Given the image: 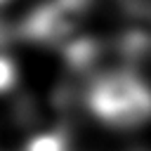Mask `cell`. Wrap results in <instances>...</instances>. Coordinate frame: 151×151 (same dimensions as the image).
I'll list each match as a JSON object with an SVG mask.
<instances>
[{"mask_svg":"<svg viewBox=\"0 0 151 151\" xmlns=\"http://www.w3.org/2000/svg\"><path fill=\"white\" fill-rule=\"evenodd\" d=\"M24 151H68V139L61 130H45L33 134Z\"/></svg>","mask_w":151,"mask_h":151,"instance_id":"7a4b0ae2","label":"cell"},{"mask_svg":"<svg viewBox=\"0 0 151 151\" xmlns=\"http://www.w3.org/2000/svg\"><path fill=\"white\" fill-rule=\"evenodd\" d=\"M85 104L92 116L111 127L132 130L151 120V87L132 68L90 78Z\"/></svg>","mask_w":151,"mask_h":151,"instance_id":"6da1fadb","label":"cell"},{"mask_svg":"<svg viewBox=\"0 0 151 151\" xmlns=\"http://www.w3.org/2000/svg\"><path fill=\"white\" fill-rule=\"evenodd\" d=\"M0 2H2V0H0Z\"/></svg>","mask_w":151,"mask_h":151,"instance_id":"277c9868","label":"cell"},{"mask_svg":"<svg viewBox=\"0 0 151 151\" xmlns=\"http://www.w3.org/2000/svg\"><path fill=\"white\" fill-rule=\"evenodd\" d=\"M17 85V66L9 57L0 54V94L9 92Z\"/></svg>","mask_w":151,"mask_h":151,"instance_id":"3957f363","label":"cell"}]
</instances>
